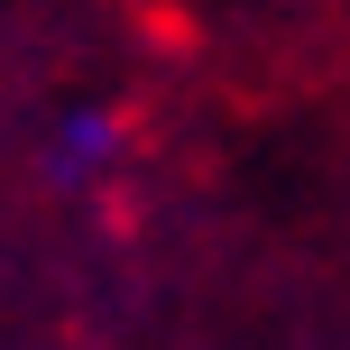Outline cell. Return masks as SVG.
Returning a JSON list of instances; mask_svg holds the SVG:
<instances>
[{"label":"cell","mask_w":350,"mask_h":350,"mask_svg":"<svg viewBox=\"0 0 350 350\" xmlns=\"http://www.w3.org/2000/svg\"><path fill=\"white\" fill-rule=\"evenodd\" d=\"M120 157H129V111H111V102H74L46 129V175L55 185H102Z\"/></svg>","instance_id":"cell-1"}]
</instances>
